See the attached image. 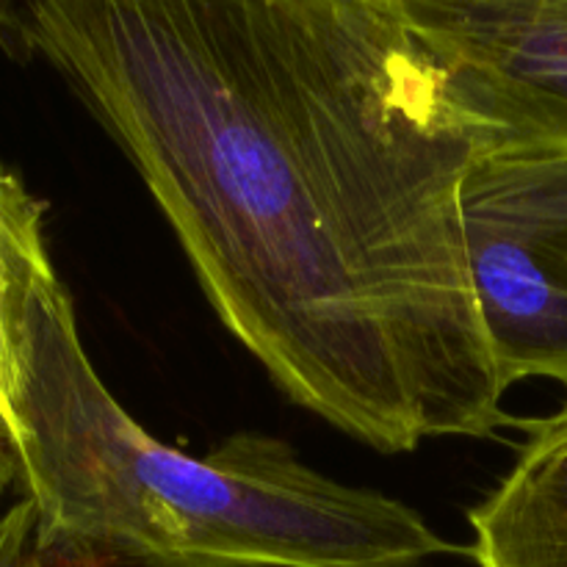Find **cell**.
<instances>
[{
    "label": "cell",
    "instance_id": "obj_1",
    "mask_svg": "<svg viewBox=\"0 0 567 567\" xmlns=\"http://www.w3.org/2000/svg\"><path fill=\"white\" fill-rule=\"evenodd\" d=\"M11 25L293 404L382 454L513 424L460 208L485 131L402 0H42Z\"/></svg>",
    "mask_w": 567,
    "mask_h": 567
},
{
    "label": "cell",
    "instance_id": "obj_2",
    "mask_svg": "<svg viewBox=\"0 0 567 567\" xmlns=\"http://www.w3.org/2000/svg\"><path fill=\"white\" fill-rule=\"evenodd\" d=\"M37 567H419L454 554L413 507L238 432L205 457L150 435L94 371L53 269L33 280L14 432Z\"/></svg>",
    "mask_w": 567,
    "mask_h": 567
},
{
    "label": "cell",
    "instance_id": "obj_3",
    "mask_svg": "<svg viewBox=\"0 0 567 567\" xmlns=\"http://www.w3.org/2000/svg\"><path fill=\"white\" fill-rule=\"evenodd\" d=\"M460 208L498 380L567 391V147L482 142Z\"/></svg>",
    "mask_w": 567,
    "mask_h": 567
},
{
    "label": "cell",
    "instance_id": "obj_4",
    "mask_svg": "<svg viewBox=\"0 0 567 567\" xmlns=\"http://www.w3.org/2000/svg\"><path fill=\"white\" fill-rule=\"evenodd\" d=\"M487 144L567 147V0H402Z\"/></svg>",
    "mask_w": 567,
    "mask_h": 567
},
{
    "label": "cell",
    "instance_id": "obj_5",
    "mask_svg": "<svg viewBox=\"0 0 567 567\" xmlns=\"http://www.w3.org/2000/svg\"><path fill=\"white\" fill-rule=\"evenodd\" d=\"M526 432L513 471L468 515L480 567H567V402Z\"/></svg>",
    "mask_w": 567,
    "mask_h": 567
},
{
    "label": "cell",
    "instance_id": "obj_6",
    "mask_svg": "<svg viewBox=\"0 0 567 567\" xmlns=\"http://www.w3.org/2000/svg\"><path fill=\"white\" fill-rule=\"evenodd\" d=\"M48 269L53 264L44 247V203L20 177L0 169V457L14 432L17 354L28 293Z\"/></svg>",
    "mask_w": 567,
    "mask_h": 567
},
{
    "label": "cell",
    "instance_id": "obj_7",
    "mask_svg": "<svg viewBox=\"0 0 567 567\" xmlns=\"http://www.w3.org/2000/svg\"><path fill=\"white\" fill-rule=\"evenodd\" d=\"M37 509L31 498H22L0 515V567H37Z\"/></svg>",
    "mask_w": 567,
    "mask_h": 567
},
{
    "label": "cell",
    "instance_id": "obj_8",
    "mask_svg": "<svg viewBox=\"0 0 567 567\" xmlns=\"http://www.w3.org/2000/svg\"><path fill=\"white\" fill-rule=\"evenodd\" d=\"M0 460H3V457H0Z\"/></svg>",
    "mask_w": 567,
    "mask_h": 567
}]
</instances>
